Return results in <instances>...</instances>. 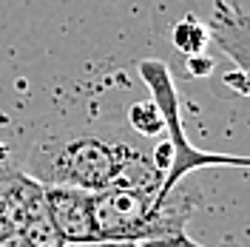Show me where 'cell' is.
Listing matches in <instances>:
<instances>
[{"label": "cell", "instance_id": "6da1fadb", "mask_svg": "<svg viewBox=\"0 0 250 247\" xmlns=\"http://www.w3.org/2000/svg\"><path fill=\"white\" fill-rule=\"evenodd\" d=\"M26 173L43 187H77L88 193L114 185L156 193L162 185V170L140 151L97 134L71 131L37 139L26 156Z\"/></svg>", "mask_w": 250, "mask_h": 247}, {"label": "cell", "instance_id": "7a4b0ae2", "mask_svg": "<svg viewBox=\"0 0 250 247\" xmlns=\"http://www.w3.org/2000/svg\"><path fill=\"white\" fill-rule=\"evenodd\" d=\"M140 74L145 85L151 88V100L159 108L162 117V131L168 142V168L162 173V185L156 190V202H168L182 187L185 176L190 170L202 168H250L248 156H230V154H205L188 142L185 123H182V108H179V91L173 74L165 60H142Z\"/></svg>", "mask_w": 250, "mask_h": 247}, {"label": "cell", "instance_id": "3957f363", "mask_svg": "<svg viewBox=\"0 0 250 247\" xmlns=\"http://www.w3.org/2000/svg\"><path fill=\"white\" fill-rule=\"evenodd\" d=\"M208 31L210 40L236 62L233 71L225 74V85L250 97V15L230 0H213Z\"/></svg>", "mask_w": 250, "mask_h": 247}, {"label": "cell", "instance_id": "277c9868", "mask_svg": "<svg viewBox=\"0 0 250 247\" xmlns=\"http://www.w3.org/2000/svg\"><path fill=\"white\" fill-rule=\"evenodd\" d=\"M43 213L60 245L97 242L91 193L77 187H43Z\"/></svg>", "mask_w": 250, "mask_h": 247}, {"label": "cell", "instance_id": "5b68a950", "mask_svg": "<svg viewBox=\"0 0 250 247\" xmlns=\"http://www.w3.org/2000/svg\"><path fill=\"white\" fill-rule=\"evenodd\" d=\"M171 37H173L176 51H182V54H188V57L205 54V48H208V43H210L208 23H202L199 17H193V15H185L182 20H176Z\"/></svg>", "mask_w": 250, "mask_h": 247}, {"label": "cell", "instance_id": "8992f818", "mask_svg": "<svg viewBox=\"0 0 250 247\" xmlns=\"http://www.w3.org/2000/svg\"><path fill=\"white\" fill-rule=\"evenodd\" d=\"M128 120H131V125L140 131L142 137H156V134L162 131V117H159V108L154 105V100L131 105Z\"/></svg>", "mask_w": 250, "mask_h": 247}, {"label": "cell", "instance_id": "52a82bcc", "mask_svg": "<svg viewBox=\"0 0 250 247\" xmlns=\"http://www.w3.org/2000/svg\"><path fill=\"white\" fill-rule=\"evenodd\" d=\"M188 71H190L193 77H205V74L210 71V60H208V57H202V54L188 57Z\"/></svg>", "mask_w": 250, "mask_h": 247}, {"label": "cell", "instance_id": "ba28073f", "mask_svg": "<svg viewBox=\"0 0 250 247\" xmlns=\"http://www.w3.org/2000/svg\"><path fill=\"white\" fill-rule=\"evenodd\" d=\"M60 247H154L145 242H88V245H60Z\"/></svg>", "mask_w": 250, "mask_h": 247}]
</instances>
